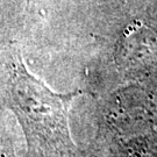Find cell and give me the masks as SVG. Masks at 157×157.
<instances>
[{
  "label": "cell",
  "instance_id": "cell-1",
  "mask_svg": "<svg viewBox=\"0 0 157 157\" xmlns=\"http://www.w3.org/2000/svg\"><path fill=\"white\" fill-rule=\"evenodd\" d=\"M10 104L22 124L29 147L50 156L71 155L77 150L69 126L73 100L85 93H59L29 72L20 54L13 62Z\"/></svg>",
  "mask_w": 157,
  "mask_h": 157
}]
</instances>
